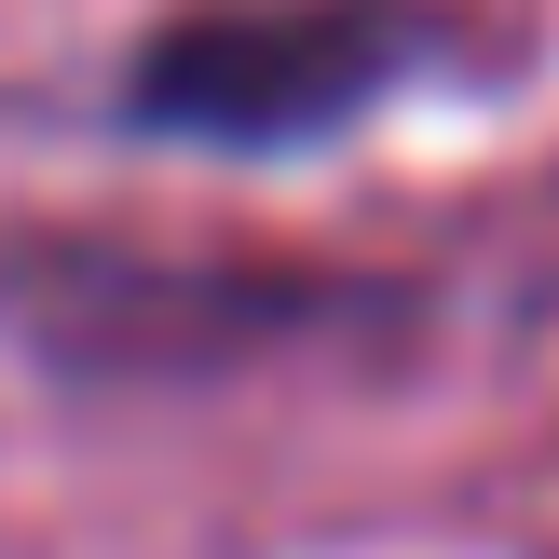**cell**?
<instances>
[{
  "instance_id": "obj_1",
  "label": "cell",
  "mask_w": 559,
  "mask_h": 559,
  "mask_svg": "<svg viewBox=\"0 0 559 559\" xmlns=\"http://www.w3.org/2000/svg\"><path fill=\"white\" fill-rule=\"evenodd\" d=\"M437 27L409 0H191L123 55V123L164 151H314L369 123Z\"/></svg>"
},
{
  "instance_id": "obj_2",
  "label": "cell",
  "mask_w": 559,
  "mask_h": 559,
  "mask_svg": "<svg viewBox=\"0 0 559 559\" xmlns=\"http://www.w3.org/2000/svg\"><path fill=\"white\" fill-rule=\"evenodd\" d=\"M342 314V287L300 260H191V246H109V233H14L0 246V328L55 369H233L260 342Z\"/></svg>"
}]
</instances>
